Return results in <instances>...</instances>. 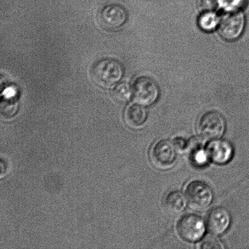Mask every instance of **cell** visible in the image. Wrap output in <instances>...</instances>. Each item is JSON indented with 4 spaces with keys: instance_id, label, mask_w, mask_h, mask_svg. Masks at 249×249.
I'll list each match as a JSON object with an SVG mask.
<instances>
[{
    "instance_id": "cell-15",
    "label": "cell",
    "mask_w": 249,
    "mask_h": 249,
    "mask_svg": "<svg viewBox=\"0 0 249 249\" xmlns=\"http://www.w3.org/2000/svg\"><path fill=\"white\" fill-rule=\"evenodd\" d=\"M133 94V89L128 83L123 82L117 85L112 91V96L119 103H125L130 99Z\"/></svg>"
},
{
    "instance_id": "cell-9",
    "label": "cell",
    "mask_w": 249,
    "mask_h": 249,
    "mask_svg": "<svg viewBox=\"0 0 249 249\" xmlns=\"http://www.w3.org/2000/svg\"><path fill=\"white\" fill-rule=\"evenodd\" d=\"M206 149L210 160L216 164H226L233 158V146L224 139H213L210 142Z\"/></svg>"
},
{
    "instance_id": "cell-11",
    "label": "cell",
    "mask_w": 249,
    "mask_h": 249,
    "mask_svg": "<svg viewBox=\"0 0 249 249\" xmlns=\"http://www.w3.org/2000/svg\"><path fill=\"white\" fill-rule=\"evenodd\" d=\"M188 148L190 150V160L195 167H204L208 164L210 159L206 149L202 147V142L198 138L192 139Z\"/></svg>"
},
{
    "instance_id": "cell-19",
    "label": "cell",
    "mask_w": 249,
    "mask_h": 249,
    "mask_svg": "<svg viewBox=\"0 0 249 249\" xmlns=\"http://www.w3.org/2000/svg\"><path fill=\"white\" fill-rule=\"evenodd\" d=\"M174 143L178 150H186L188 148V145H189V142L181 137H180V138L178 137V138L175 139Z\"/></svg>"
},
{
    "instance_id": "cell-13",
    "label": "cell",
    "mask_w": 249,
    "mask_h": 249,
    "mask_svg": "<svg viewBox=\"0 0 249 249\" xmlns=\"http://www.w3.org/2000/svg\"><path fill=\"white\" fill-rule=\"evenodd\" d=\"M186 197L178 190H173L167 195L164 199L166 210L172 214H179L184 211L187 204Z\"/></svg>"
},
{
    "instance_id": "cell-7",
    "label": "cell",
    "mask_w": 249,
    "mask_h": 249,
    "mask_svg": "<svg viewBox=\"0 0 249 249\" xmlns=\"http://www.w3.org/2000/svg\"><path fill=\"white\" fill-rule=\"evenodd\" d=\"M133 95L137 103L143 106H151L157 101L160 96V89L157 84L151 78L141 77L134 82Z\"/></svg>"
},
{
    "instance_id": "cell-12",
    "label": "cell",
    "mask_w": 249,
    "mask_h": 249,
    "mask_svg": "<svg viewBox=\"0 0 249 249\" xmlns=\"http://www.w3.org/2000/svg\"><path fill=\"white\" fill-rule=\"evenodd\" d=\"M147 119V111L142 105H131L127 108L125 119L127 124L134 128L143 126Z\"/></svg>"
},
{
    "instance_id": "cell-2",
    "label": "cell",
    "mask_w": 249,
    "mask_h": 249,
    "mask_svg": "<svg viewBox=\"0 0 249 249\" xmlns=\"http://www.w3.org/2000/svg\"><path fill=\"white\" fill-rule=\"evenodd\" d=\"M185 197L192 209L202 211L207 208L213 201V192L206 182L195 180L187 185Z\"/></svg>"
},
{
    "instance_id": "cell-17",
    "label": "cell",
    "mask_w": 249,
    "mask_h": 249,
    "mask_svg": "<svg viewBox=\"0 0 249 249\" xmlns=\"http://www.w3.org/2000/svg\"><path fill=\"white\" fill-rule=\"evenodd\" d=\"M220 2L221 7L228 11H234L243 6L244 0H221Z\"/></svg>"
},
{
    "instance_id": "cell-10",
    "label": "cell",
    "mask_w": 249,
    "mask_h": 249,
    "mask_svg": "<svg viewBox=\"0 0 249 249\" xmlns=\"http://www.w3.org/2000/svg\"><path fill=\"white\" fill-rule=\"evenodd\" d=\"M231 215L224 207H218L212 209L207 217V226L212 233L223 235L228 230L231 224Z\"/></svg>"
},
{
    "instance_id": "cell-4",
    "label": "cell",
    "mask_w": 249,
    "mask_h": 249,
    "mask_svg": "<svg viewBox=\"0 0 249 249\" xmlns=\"http://www.w3.org/2000/svg\"><path fill=\"white\" fill-rule=\"evenodd\" d=\"M245 23V17L243 12L229 11L219 20V33L226 40H236L242 34Z\"/></svg>"
},
{
    "instance_id": "cell-16",
    "label": "cell",
    "mask_w": 249,
    "mask_h": 249,
    "mask_svg": "<svg viewBox=\"0 0 249 249\" xmlns=\"http://www.w3.org/2000/svg\"><path fill=\"white\" fill-rule=\"evenodd\" d=\"M2 99L1 104V113L6 118H11L18 111V103L14 99Z\"/></svg>"
},
{
    "instance_id": "cell-6",
    "label": "cell",
    "mask_w": 249,
    "mask_h": 249,
    "mask_svg": "<svg viewBox=\"0 0 249 249\" xmlns=\"http://www.w3.org/2000/svg\"><path fill=\"white\" fill-rule=\"evenodd\" d=\"M177 150L174 142L167 139L159 141L150 151L151 163L160 169H167L174 163Z\"/></svg>"
},
{
    "instance_id": "cell-14",
    "label": "cell",
    "mask_w": 249,
    "mask_h": 249,
    "mask_svg": "<svg viewBox=\"0 0 249 249\" xmlns=\"http://www.w3.org/2000/svg\"><path fill=\"white\" fill-rule=\"evenodd\" d=\"M199 26L205 31H213L219 24V20L215 12L212 11L204 12L199 17Z\"/></svg>"
},
{
    "instance_id": "cell-5",
    "label": "cell",
    "mask_w": 249,
    "mask_h": 249,
    "mask_svg": "<svg viewBox=\"0 0 249 249\" xmlns=\"http://www.w3.org/2000/svg\"><path fill=\"white\" fill-rule=\"evenodd\" d=\"M177 231L180 238L188 242L201 240L206 231V226L201 218L194 214H187L179 219Z\"/></svg>"
},
{
    "instance_id": "cell-8",
    "label": "cell",
    "mask_w": 249,
    "mask_h": 249,
    "mask_svg": "<svg viewBox=\"0 0 249 249\" xmlns=\"http://www.w3.org/2000/svg\"><path fill=\"white\" fill-rule=\"evenodd\" d=\"M127 12L119 4H111L104 7L100 12L99 21L102 28L109 31H116L126 23Z\"/></svg>"
},
{
    "instance_id": "cell-3",
    "label": "cell",
    "mask_w": 249,
    "mask_h": 249,
    "mask_svg": "<svg viewBox=\"0 0 249 249\" xmlns=\"http://www.w3.org/2000/svg\"><path fill=\"white\" fill-rule=\"evenodd\" d=\"M197 128L200 134L205 139L212 140L219 139L225 133V119L218 111L207 112L200 118Z\"/></svg>"
},
{
    "instance_id": "cell-18",
    "label": "cell",
    "mask_w": 249,
    "mask_h": 249,
    "mask_svg": "<svg viewBox=\"0 0 249 249\" xmlns=\"http://www.w3.org/2000/svg\"><path fill=\"white\" fill-rule=\"evenodd\" d=\"M200 249H222L223 246L222 245L220 241L216 238L209 236L201 243L199 246Z\"/></svg>"
},
{
    "instance_id": "cell-1",
    "label": "cell",
    "mask_w": 249,
    "mask_h": 249,
    "mask_svg": "<svg viewBox=\"0 0 249 249\" xmlns=\"http://www.w3.org/2000/svg\"><path fill=\"white\" fill-rule=\"evenodd\" d=\"M123 75V65L113 59L99 61L91 71L92 80L99 87L106 89L113 87L120 81Z\"/></svg>"
}]
</instances>
